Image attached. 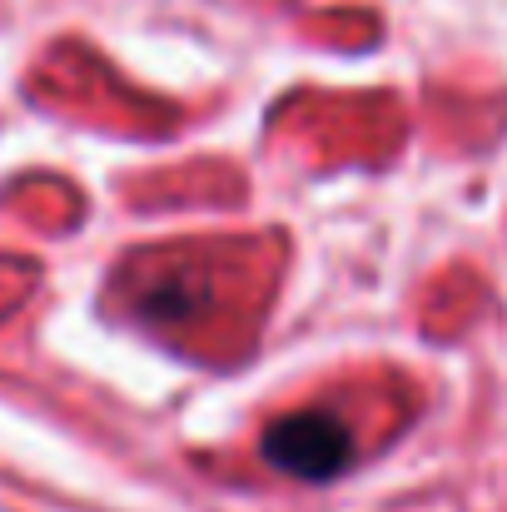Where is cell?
Here are the masks:
<instances>
[{
    "label": "cell",
    "mask_w": 507,
    "mask_h": 512,
    "mask_svg": "<svg viewBox=\"0 0 507 512\" xmlns=\"http://www.w3.org/2000/svg\"><path fill=\"white\" fill-rule=\"evenodd\" d=\"M264 458L289 473V478H334L338 468L353 458V433L338 423L334 413L309 408V413H289L264 433Z\"/></svg>",
    "instance_id": "1"
}]
</instances>
